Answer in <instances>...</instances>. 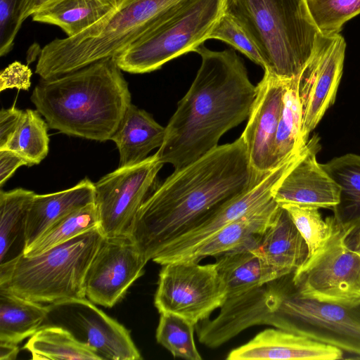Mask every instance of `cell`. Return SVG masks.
I'll return each mask as SVG.
<instances>
[{"mask_svg": "<svg viewBox=\"0 0 360 360\" xmlns=\"http://www.w3.org/2000/svg\"><path fill=\"white\" fill-rule=\"evenodd\" d=\"M266 174L252 167L240 136L169 175L141 206L130 237L149 261L174 238L249 190Z\"/></svg>", "mask_w": 360, "mask_h": 360, "instance_id": "6da1fadb", "label": "cell"}, {"mask_svg": "<svg viewBox=\"0 0 360 360\" xmlns=\"http://www.w3.org/2000/svg\"><path fill=\"white\" fill-rule=\"evenodd\" d=\"M193 51L201 56L200 67L155 153L174 170L214 150L226 132L248 119L257 93L234 50L211 51L202 43Z\"/></svg>", "mask_w": 360, "mask_h": 360, "instance_id": "7a4b0ae2", "label": "cell"}, {"mask_svg": "<svg viewBox=\"0 0 360 360\" xmlns=\"http://www.w3.org/2000/svg\"><path fill=\"white\" fill-rule=\"evenodd\" d=\"M114 57L49 79H41L30 100L49 128L106 141L131 103L128 83Z\"/></svg>", "mask_w": 360, "mask_h": 360, "instance_id": "3957f363", "label": "cell"}, {"mask_svg": "<svg viewBox=\"0 0 360 360\" xmlns=\"http://www.w3.org/2000/svg\"><path fill=\"white\" fill-rule=\"evenodd\" d=\"M224 12L245 30L264 63V72L298 77L321 34L306 0H224Z\"/></svg>", "mask_w": 360, "mask_h": 360, "instance_id": "277c9868", "label": "cell"}, {"mask_svg": "<svg viewBox=\"0 0 360 360\" xmlns=\"http://www.w3.org/2000/svg\"><path fill=\"white\" fill-rule=\"evenodd\" d=\"M186 1L121 0L115 10L80 34L46 44L39 51L35 73L49 79L115 57Z\"/></svg>", "mask_w": 360, "mask_h": 360, "instance_id": "5b68a950", "label": "cell"}, {"mask_svg": "<svg viewBox=\"0 0 360 360\" xmlns=\"http://www.w3.org/2000/svg\"><path fill=\"white\" fill-rule=\"evenodd\" d=\"M103 238L98 228L37 255L0 266V288L51 305L86 298L85 281Z\"/></svg>", "mask_w": 360, "mask_h": 360, "instance_id": "8992f818", "label": "cell"}, {"mask_svg": "<svg viewBox=\"0 0 360 360\" xmlns=\"http://www.w3.org/2000/svg\"><path fill=\"white\" fill-rule=\"evenodd\" d=\"M260 295L267 325L360 359V301L328 302L304 297L294 285L292 274L262 285Z\"/></svg>", "mask_w": 360, "mask_h": 360, "instance_id": "52a82bcc", "label": "cell"}, {"mask_svg": "<svg viewBox=\"0 0 360 360\" xmlns=\"http://www.w3.org/2000/svg\"><path fill=\"white\" fill-rule=\"evenodd\" d=\"M224 0H188L160 18L116 56L120 68L131 74L157 70L205 41L223 13Z\"/></svg>", "mask_w": 360, "mask_h": 360, "instance_id": "ba28073f", "label": "cell"}, {"mask_svg": "<svg viewBox=\"0 0 360 360\" xmlns=\"http://www.w3.org/2000/svg\"><path fill=\"white\" fill-rule=\"evenodd\" d=\"M350 232L335 219L326 244L292 273L302 295L328 302L360 301V252L348 245Z\"/></svg>", "mask_w": 360, "mask_h": 360, "instance_id": "9c48e42d", "label": "cell"}, {"mask_svg": "<svg viewBox=\"0 0 360 360\" xmlns=\"http://www.w3.org/2000/svg\"><path fill=\"white\" fill-rule=\"evenodd\" d=\"M162 266L154 299L160 314L172 313L196 325L224 304L227 291L215 263L179 261Z\"/></svg>", "mask_w": 360, "mask_h": 360, "instance_id": "30bf717a", "label": "cell"}, {"mask_svg": "<svg viewBox=\"0 0 360 360\" xmlns=\"http://www.w3.org/2000/svg\"><path fill=\"white\" fill-rule=\"evenodd\" d=\"M162 165L154 154L139 163L118 167L94 183L98 229L104 237L131 235L136 216L153 192Z\"/></svg>", "mask_w": 360, "mask_h": 360, "instance_id": "8fae6325", "label": "cell"}, {"mask_svg": "<svg viewBox=\"0 0 360 360\" xmlns=\"http://www.w3.org/2000/svg\"><path fill=\"white\" fill-rule=\"evenodd\" d=\"M345 49L346 43L341 34H320L311 58L298 77L302 134L307 142L309 134L335 102Z\"/></svg>", "mask_w": 360, "mask_h": 360, "instance_id": "7c38bea8", "label": "cell"}, {"mask_svg": "<svg viewBox=\"0 0 360 360\" xmlns=\"http://www.w3.org/2000/svg\"><path fill=\"white\" fill-rule=\"evenodd\" d=\"M148 262L130 236H103L86 274V297L94 304L113 307L143 275Z\"/></svg>", "mask_w": 360, "mask_h": 360, "instance_id": "4fadbf2b", "label": "cell"}, {"mask_svg": "<svg viewBox=\"0 0 360 360\" xmlns=\"http://www.w3.org/2000/svg\"><path fill=\"white\" fill-rule=\"evenodd\" d=\"M297 156L269 172L259 182L234 198L184 233L164 245L153 262L163 265L179 261L186 254L219 229L266 204L273 199L274 188L293 165Z\"/></svg>", "mask_w": 360, "mask_h": 360, "instance_id": "5bb4252c", "label": "cell"}, {"mask_svg": "<svg viewBox=\"0 0 360 360\" xmlns=\"http://www.w3.org/2000/svg\"><path fill=\"white\" fill-rule=\"evenodd\" d=\"M320 149V138L314 135L274 188L273 198L279 205L292 203L333 209L339 203L340 186L317 162Z\"/></svg>", "mask_w": 360, "mask_h": 360, "instance_id": "9a60e30c", "label": "cell"}, {"mask_svg": "<svg viewBox=\"0 0 360 360\" xmlns=\"http://www.w3.org/2000/svg\"><path fill=\"white\" fill-rule=\"evenodd\" d=\"M287 81L264 72L257 85V96L241 134L250 164L260 174L276 168L274 146Z\"/></svg>", "mask_w": 360, "mask_h": 360, "instance_id": "2e32d148", "label": "cell"}, {"mask_svg": "<svg viewBox=\"0 0 360 360\" xmlns=\"http://www.w3.org/2000/svg\"><path fill=\"white\" fill-rule=\"evenodd\" d=\"M64 304L69 310L68 325L73 326L102 359L139 360L142 356L129 330L86 298ZM55 305V304H54Z\"/></svg>", "mask_w": 360, "mask_h": 360, "instance_id": "e0dca14e", "label": "cell"}, {"mask_svg": "<svg viewBox=\"0 0 360 360\" xmlns=\"http://www.w3.org/2000/svg\"><path fill=\"white\" fill-rule=\"evenodd\" d=\"M340 349L280 328H266L246 344L231 350L227 360H337Z\"/></svg>", "mask_w": 360, "mask_h": 360, "instance_id": "ac0fdd59", "label": "cell"}, {"mask_svg": "<svg viewBox=\"0 0 360 360\" xmlns=\"http://www.w3.org/2000/svg\"><path fill=\"white\" fill-rule=\"evenodd\" d=\"M256 248L263 264L264 284L294 272L309 253L290 214L280 205L270 225L259 236Z\"/></svg>", "mask_w": 360, "mask_h": 360, "instance_id": "d6986e66", "label": "cell"}, {"mask_svg": "<svg viewBox=\"0 0 360 360\" xmlns=\"http://www.w3.org/2000/svg\"><path fill=\"white\" fill-rule=\"evenodd\" d=\"M279 205L273 198L261 207L226 225L200 243L179 261L199 262L228 251L255 244L273 221ZM179 262V261H177Z\"/></svg>", "mask_w": 360, "mask_h": 360, "instance_id": "ffe728a7", "label": "cell"}, {"mask_svg": "<svg viewBox=\"0 0 360 360\" xmlns=\"http://www.w3.org/2000/svg\"><path fill=\"white\" fill-rule=\"evenodd\" d=\"M94 200V183L88 178L63 191L35 194L27 217L25 249L53 224Z\"/></svg>", "mask_w": 360, "mask_h": 360, "instance_id": "44dd1931", "label": "cell"}, {"mask_svg": "<svg viewBox=\"0 0 360 360\" xmlns=\"http://www.w3.org/2000/svg\"><path fill=\"white\" fill-rule=\"evenodd\" d=\"M165 127L148 112L131 103L111 137L119 151V167L139 163L163 143Z\"/></svg>", "mask_w": 360, "mask_h": 360, "instance_id": "7402d4cb", "label": "cell"}, {"mask_svg": "<svg viewBox=\"0 0 360 360\" xmlns=\"http://www.w3.org/2000/svg\"><path fill=\"white\" fill-rule=\"evenodd\" d=\"M35 194L22 188L0 192V266L24 254L27 217Z\"/></svg>", "mask_w": 360, "mask_h": 360, "instance_id": "603a6c76", "label": "cell"}, {"mask_svg": "<svg viewBox=\"0 0 360 360\" xmlns=\"http://www.w3.org/2000/svg\"><path fill=\"white\" fill-rule=\"evenodd\" d=\"M321 165L340 188L333 217L352 233L360 226V155L345 154Z\"/></svg>", "mask_w": 360, "mask_h": 360, "instance_id": "cb8c5ba5", "label": "cell"}, {"mask_svg": "<svg viewBox=\"0 0 360 360\" xmlns=\"http://www.w3.org/2000/svg\"><path fill=\"white\" fill-rule=\"evenodd\" d=\"M51 306L0 288V342L19 344L34 334L46 321Z\"/></svg>", "mask_w": 360, "mask_h": 360, "instance_id": "d4e9b609", "label": "cell"}, {"mask_svg": "<svg viewBox=\"0 0 360 360\" xmlns=\"http://www.w3.org/2000/svg\"><path fill=\"white\" fill-rule=\"evenodd\" d=\"M108 0H57L31 17L33 21L58 26L75 37L115 10Z\"/></svg>", "mask_w": 360, "mask_h": 360, "instance_id": "484cf974", "label": "cell"}, {"mask_svg": "<svg viewBox=\"0 0 360 360\" xmlns=\"http://www.w3.org/2000/svg\"><path fill=\"white\" fill-rule=\"evenodd\" d=\"M257 244L240 247L217 256L215 264L225 284L227 297L240 295L264 284L263 264Z\"/></svg>", "mask_w": 360, "mask_h": 360, "instance_id": "4316f807", "label": "cell"}, {"mask_svg": "<svg viewBox=\"0 0 360 360\" xmlns=\"http://www.w3.org/2000/svg\"><path fill=\"white\" fill-rule=\"evenodd\" d=\"M34 360H100L101 357L69 330L58 326H43L25 344Z\"/></svg>", "mask_w": 360, "mask_h": 360, "instance_id": "83f0119b", "label": "cell"}, {"mask_svg": "<svg viewBox=\"0 0 360 360\" xmlns=\"http://www.w3.org/2000/svg\"><path fill=\"white\" fill-rule=\"evenodd\" d=\"M297 85L298 77L286 82L274 146L276 167L300 154L307 143L302 134V110Z\"/></svg>", "mask_w": 360, "mask_h": 360, "instance_id": "f1b7e54d", "label": "cell"}, {"mask_svg": "<svg viewBox=\"0 0 360 360\" xmlns=\"http://www.w3.org/2000/svg\"><path fill=\"white\" fill-rule=\"evenodd\" d=\"M99 227L95 203L89 204L61 218L49 226L32 245L24 255L34 256L65 243L80 234Z\"/></svg>", "mask_w": 360, "mask_h": 360, "instance_id": "f546056e", "label": "cell"}, {"mask_svg": "<svg viewBox=\"0 0 360 360\" xmlns=\"http://www.w3.org/2000/svg\"><path fill=\"white\" fill-rule=\"evenodd\" d=\"M49 124L37 110H23L19 125L6 146L31 167L39 164L48 155Z\"/></svg>", "mask_w": 360, "mask_h": 360, "instance_id": "4dcf8cb0", "label": "cell"}, {"mask_svg": "<svg viewBox=\"0 0 360 360\" xmlns=\"http://www.w3.org/2000/svg\"><path fill=\"white\" fill-rule=\"evenodd\" d=\"M156 330L157 342L174 357L201 360L194 340L195 326L187 319L168 312L160 313Z\"/></svg>", "mask_w": 360, "mask_h": 360, "instance_id": "1f68e13d", "label": "cell"}, {"mask_svg": "<svg viewBox=\"0 0 360 360\" xmlns=\"http://www.w3.org/2000/svg\"><path fill=\"white\" fill-rule=\"evenodd\" d=\"M287 210L308 248V257L319 250L328 241L334 228L333 216L323 219L318 207L287 203L280 205Z\"/></svg>", "mask_w": 360, "mask_h": 360, "instance_id": "d6a6232c", "label": "cell"}, {"mask_svg": "<svg viewBox=\"0 0 360 360\" xmlns=\"http://www.w3.org/2000/svg\"><path fill=\"white\" fill-rule=\"evenodd\" d=\"M311 19L321 34H339L343 25L360 13V0H306Z\"/></svg>", "mask_w": 360, "mask_h": 360, "instance_id": "836d02e7", "label": "cell"}, {"mask_svg": "<svg viewBox=\"0 0 360 360\" xmlns=\"http://www.w3.org/2000/svg\"><path fill=\"white\" fill-rule=\"evenodd\" d=\"M211 39L225 41L264 68V60L255 43L242 25L229 14L223 11L208 37V39Z\"/></svg>", "mask_w": 360, "mask_h": 360, "instance_id": "e575fe53", "label": "cell"}, {"mask_svg": "<svg viewBox=\"0 0 360 360\" xmlns=\"http://www.w3.org/2000/svg\"><path fill=\"white\" fill-rule=\"evenodd\" d=\"M20 0H0V56L13 49L15 37L21 27L19 22Z\"/></svg>", "mask_w": 360, "mask_h": 360, "instance_id": "d590c367", "label": "cell"}, {"mask_svg": "<svg viewBox=\"0 0 360 360\" xmlns=\"http://www.w3.org/2000/svg\"><path fill=\"white\" fill-rule=\"evenodd\" d=\"M32 72L30 68L18 61H15L1 71L0 91L17 89L28 91L31 86Z\"/></svg>", "mask_w": 360, "mask_h": 360, "instance_id": "8d00e7d4", "label": "cell"}, {"mask_svg": "<svg viewBox=\"0 0 360 360\" xmlns=\"http://www.w3.org/2000/svg\"><path fill=\"white\" fill-rule=\"evenodd\" d=\"M23 110L15 105L0 111V149L4 148L14 135Z\"/></svg>", "mask_w": 360, "mask_h": 360, "instance_id": "74e56055", "label": "cell"}, {"mask_svg": "<svg viewBox=\"0 0 360 360\" xmlns=\"http://www.w3.org/2000/svg\"><path fill=\"white\" fill-rule=\"evenodd\" d=\"M21 166H27V163L19 155L9 149H0V186Z\"/></svg>", "mask_w": 360, "mask_h": 360, "instance_id": "f35d334b", "label": "cell"}, {"mask_svg": "<svg viewBox=\"0 0 360 360\" xmlns=\"http://www.w3.org/2000/svg\"><path fill=\"white\" fill-rule=\"evenodd\" d=\"M57 0H20L19 4V22H22L34 13Z\"/></svg>", "mask_w": 360, "mask_h": 360, "instance_id": "ab89813d", "label": "cell"}, {"mask_svg": "<svg viewBox=\"0 0 360 360\" xmlns=\"http://www.w3.org/2000/svg\"><path fill=\"white\" fill-rule=\"evenodd\" d=\"M18 352L16 344L0 342V360H14Z\"/></svg>", "mask_w": 360, "mask_h": 360, "instance_id": "60d3db41", "label": "cell"}, {"mask_svg": "<svg viewBox=\"0 0 360 360\" xmlns=\"http://www.w3.org/2000/svg\"><path fill=\"white\" fill-rule=\"evenodd\" d=\"M346 240L349 246L360 252V226L354 229Z\"/></svg>", "mask_w": 360, "mask_h": 360, "instance_id": "b9f144b4", "label": "cell"}, {"mask_svg": "<svg viewBox=\"0 0 360 360\" xmlns=\"http://www.w3.org/2000/svg\"><path fill=\"white\" fill-rule=\"evenodd\" d=\"M108 1H109L115 7H116L121 0H108Z\"/></svg>", "mask_w": 360, "mask_h": 360, "instance_id": "7bdbcfd3", "label": "cell"}]
</instances>
